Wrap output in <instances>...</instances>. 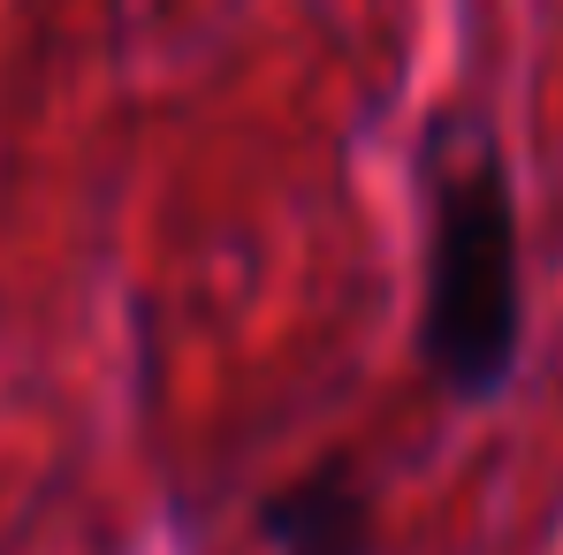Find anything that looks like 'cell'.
Returning <instances> with one entry per match:
<instances>
[{
	"mask_svg": "<svg viewBox=\"0 0 563 555\" xmlns=\"http://www.w3.org/2000/svg\"><path fill=\"white\" fill-rule=\"evenodd\" d=\"M503 145L472 122L427 137V297L419 366L450 403H495L526 351V252Z\"/></svg>",
	"mask_w": 563,
	"mask_h": 555,
	"instance_id": "obj_1",
	"label": "cell"
},
{
	"mask_svg": "<svg viewBox=\"0 0 563 555\" xmlns=\"http://www.w3.org/2000/svg\"><path fill=\"white\" fill-rule=\"evenodd\" d=\"M260 541L275 555H374V487L343 457L312 464L260 502Z\"/></svg>",
	"mask_w": 563,
	"mask_h": 555,
	"instance_id": "obj_2",
	"label": "cell"
}]
</instances>
